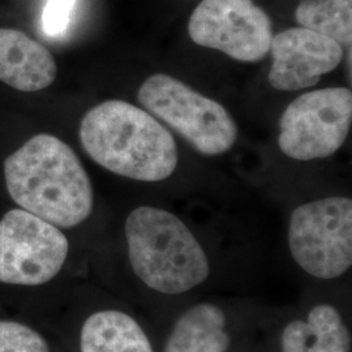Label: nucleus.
I'll list each match as a JSON object with an SVG mask.
<instances>
[{
  "instance_id": "f257e3e1",
  "label": "nucleus",
  "mask_w": 352,
  "mask_h": 352,
  "mask_svg": "<svg viewBox=\"0 0 352 352\" xmlns=\"http://www.w3.org/2000/svg\"><path fill=\"white\" fill-rule=\"evenodd\" d=\"M10 196L21 209L51 225L71 228L94 205L91 182L75 151L51 135H37L4 162Z\"/></svg>"
},
{
  "instance_id": "f03ea898",
  "label": "nucleus",
  "mask_w": 352,
  "mask_h": 352,
  "mask_svg": "<svg viewBox=\"0 0 352 352\" xmlns=\"http://www.w3.org/2000/svg\"><path fill=\"white\" fill-rule=\"evenodd\" d=\"M80 140L96 164L139 182L164 180L179 162L173 135L151 113L119 100L102 102L84 116Z\"/></svg>"
},
{
  "instance_id": "7ed1b4c3",
  "label": "nucleus",
  "mask_w": 352,
  "mask_h": 352,
  "mask_svg": "<svg viewBox=\"0 0 352 352\" xmlns=\"http://www.w3.org/2000/svg\"><path fill=\"white\" fill-rule=\"evenodd\" d=\"M128 257L136 277L164 295H180L202 285L210 264L200 241L175 214L139 206L126 217Z\"/></svg>"
},
{
  "instance_id": "20e7f679",
  "label": "nucleus",
  "mask_w": 352,
  "mask_h": 352,
  "mask_svg": "<svg viewBox=\"0 0 352 352\" xmlns=\"http://www.w3.org/2000/svg\"><path fill=\"white\" fill-rule=\"evenodd\" d=\"M139 102L201 154L219 155L235 144L238 128L226 109L173 76L148 77Z\"/></svg>"
},
{
  "instance_id": "39448f33",
  "label": "nucleus",
  "mask_w": 352,
  "mask_h": 352,
  "mask_svg": "<svg viewBox=\"0 0 352 352\" xmlns=\"http://www.w3.org/2000/svg\"><path fill=\"white\" fill-rule=\"evenodd\" d=\"M295 263L318 279L340 278L352 265V201L333 196L302 204L289 218Z\"/></svg>"
},
{
  "instance_id": "423d86ee",
  "label": "nucleus",
  "mask_w": 352,
  "mask_h": 352,
  "mask_svg": "<svg viewBox=\"0 0 352 352\" xmlns=\"http://www.w3.org/2000/svg\"><path fill=\"white\" fill-rule=\"evenodd\" d=\"M352 122V91L314 90L291 102L280 119L279 148L296 161L327 158L347 139Z\"/></svg>"
},
{
  "instance_id": "0eeeda50",
  "label": "nucleus",
  "mask_w": 352,
  "mask_h": 352,
  "mask_svg": "<svg viewBox=\"0 0 352 352\" xmlns=\"http://www.w3.org/2000/svg\"><path fill=\"white\" fill-rule=\"evenodd\" d=\"M69 244L59 227L24 209H13L0 221V282L39 286L56 277Z\"/></svg>"
},
{
  "instance_id": "6e6552de",
  "label": "nucleus",
  "mask_w": 352,
  "mask_h": 352,
  "mask_svg": "<svg viewBox=\"0 0 352 352\" xmlns=\"http://www.w3.org/2000/svg\"><path fill=\"white\" fill-rule=\"evenodd\" d=\"M190 39L230 58L256 63L270 51L273 24L253 0H202L190 14Z\"/></svg>"
},
{
  "instance_id": "1a4fd4ad",
  "label": "nucleus",
  "mask_w": 352,
  "mask_h": 352,
  "mask_svg": "<svg viewBox=\"0 0 352 352\" xmlns=\"http://www.w3.org/2000/svg\"><path fill=\"white\" fill-rule=\"evenodd\" d=\"M270 50L273 65L269 82L283 91L315 87L321 76L334 71L344 58V49L338 42L305 28L278 33Z\"/></svg>"
},
{
  "instance_id": "9d476101",
  "label": "nucleus",
  "mask_w": 352,
  "mask_h": 352,
  "mask_svg": "<svg viewBox=\"0 0 352 352\" xmlns=\"http://www.w3.org/2000/svg\"><path fill=\"white\" fill-rule=\"evenodd\" d=\"M50 51L16 29H0V81L21 91L50 87L56 77Z\"/></svg>"
},
{
  "instance_id": "9b49d317",
  "label": "nucleus",
  "mask_w": 352,
  "mask_h": 352,
  "mask_svg": "<svg viewBox=\"0 0 352 352\" xmlns=\"http://www.w3.org/2000/svg\"><path fill=\"white\" fill-rule=\"evenodd\" d=\"M351 334L340 311L318 304L305 320L289 322L280 336L282 352H351Z\"/></svg>"
},
{
  "instance_id": "f8f14e48",
  "label": "nucleus",
  "mask_w": 352,
  "mask_h": 352,
  "mask_svg": "<svg viewBox=\"0 0 352 352\" xmlns=\"http://www.w3.org/2000/svg\"><path fill=\"white\" fill-rule=\"evenodd\" d=\"M225 312L210 302H200L177 318L164 352H226L230 347Z\"/></svg>"
},
{
  "instance_id": "ddd939ff",
  "label": "nucleus",
  "mask_w": 352,
  "mask_h": 352,
  "mask_svg": "<svg viewBox=\"0 0 352 352\" xmlns=\"http://www.w3.org/2000/svg\"><path fill=\"white\" fill-rule=\"evenodd\" d=\"M81 352H154L139 322L120 311L89 316L81 329Z\"/></svg>"
},
{
  "instance_id": "4468645a",
  "label": "nucleus",
  "mask_w": 352,
  "mask_h": 352,
  "mask_svg": "<svg viewBox=\"0 0 352 352\" xmlns=\"http://www.w3.org/2000/svg\"><path fill=\"white\" fill-rule=\"evenodd\" d=\"M299 25L331 38L351 50L352 0H302L295 11Z\"/></svg>"
},
{
  "instance_id": "2eb2a0df",
  "label": "nucleus",
  "mask_w": 352,
  "mask_h": 352,
  "mask_svg": "<svg viewBox=\"0 0 352 352\" xmlns=\"http://www.w3.org/2000/svg\"><path fill=\"white\" fill-rule=\"evenodd\" d=\"M0 352H50V349L36 330L19 322L0 321Z\"/></svg>"
},
{
  "instance_id": "dca6fc26",
  "label": "nucleus",
  "mask_w": 352,
  "mask_h": 352,
  "mask_svg": "<svg viewBox=\"0 0 352 352\" xmlns=\"http://www.w3.org/2000/svg\"><path fill=\"white\" fill-rule=\"evenodd\" d=\"M76 0H47L42 13V29L49 37H59L68 29Z\"/></svg>"
}]
</instances>
